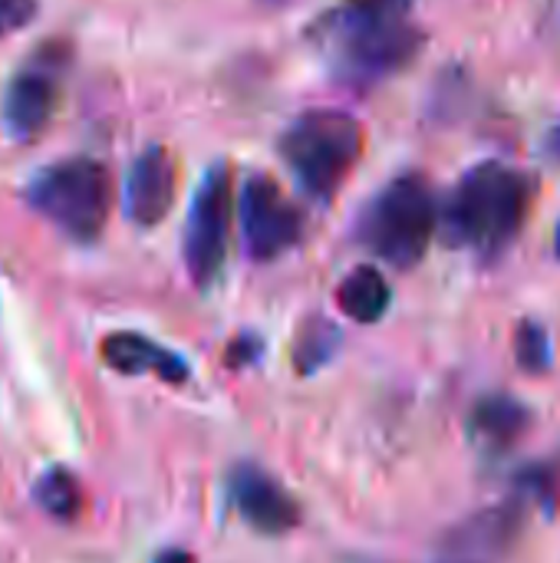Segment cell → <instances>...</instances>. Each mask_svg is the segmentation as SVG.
<instances>
[{
	"label": "cell",
	"mask_w": 560,
	"mask_h": 563,
	"mask_svg": "<svg viewBox=\"0 0 560 563\" xmlns=\"http://www.w3.org/2000/svg\"><path fill=\"white\" fill-rule=\"evenodd\" d=\"M69 69V46L66 43H43L36 46L10 76L0 102V115L7 132L17 142L36 139L46 122L53 119L63 92V76Z\"/></svg>",
	"instance_id": "5"
},
{
	"label": "cell",
	"mask_w": 560,
	"mask_h": 563,
	"mask_svg": "<svg viewBox=\"0 0 560 563\" xmlns=\"http://www.w3.org/2000/svg\"><path fill=\"white\" fill-rule=\"evenodd\" d=\"M26 205L73 241L102 234L112 208V175L102 162L76 155L40 168L26 181Z\"/></svg>",
	"instance_id": "3"
},
{
	"label": "cell",
	"mask_w": 560,
	"mask_h": 563,
	"mask_svg": "<svg viewBox=\"0 0 560 563\" xmlns=\"http://www.w3.org/2000/svg\"><path fill=\"white\" fill-rule=\"evenodd\" d=\"M231 214H234V178L228 162H215L188 208L185 221V267L198 287H208L228 257L231 238Z\"/></svg>",
	"instance_id": "6"
},
{
	"label": "cell",
	"mask_w": 560,
	"mask_h": 563,
	"mask_svg": "<svg viewBox=\"0 0 560 563\" xmlns=\"http://www.w3.org/2000/svg\"><path fill=\"white\" fill-rule=\"evenodd\" d=\"M277 148L314 198H333L363 155V125L340 109H310L284 129Z\"/></svg>",
	"instance_id": "2"
},
{
	"label": "cell",
	"mask_w": 560,
	"mask_h": 563,
	"mask_svg": "<svg viewBox=\"0 0 560 563\" xmlns=\"http://www.w3.org/2000/svg\"><path fill=\"white\" fill-rule=\"evenodd\" d=\"M545 152H548V158H554L560 165V119L548 129V139H545Z\"/></svg>",
	"instance_id": "18"
},
{
	"label": "cell",
	"mask_w": 560,
	"mask_h": 563,
	"mask_svg": "<svg viewBox=\"0 0 560 563\" xmlns=\"http://www.w3.org/2000/svg\"><path fill=\"white\" fill-rule=\"evenodd\" d=\"M422 46V33L406 20L383 33L353 40L337 46V73L347 82H380L399 69H406Z\"/></svg>",
	"instance_id": "9"
},
{
	"label": "cell",
	"mask_w": 560,
	"mask_h": 563,
	"mask_svg": "<svg viewBox=\"0 0 560 563\" xmlns=\"http://www.w3.org/2000/svg\"><path fill=\"white\" fill-rule=\"evenodd\" d=\"M231 501L238 515L261 534H284L300 521L297 501L257 465H238L231 472Z\"/></svg>",
	"instance_id": "10"
},
{
	"label": "cell",
	"mask_w": 560,
	"mask_h": 563,
	"mask_svg": "<svg viewBox=\"0 0 560 563\" xmlns=\"http://www.w3.org/2000/svg\"><path fill=\"white\" fill-rule=\"evenodd\" d=\"M175 201V162L168 148L149 145L129 168L125 178V214L139 228L158 224Z\"/></svg>",
	"instance_id": "11"
},
{
	"label": "cell",
	"mask_w": 560,
	"mask_h": 563,
	"mask_svg": "<svg viewBox=\"0 0 560 563\" xmlns=\"http://www.w3.org/2000/svg\"><path fill=\"white\" fill-rule=\"evenodd\" d=\"M36 16V0H0V40L23 30Z\"/></svg>",
	"instance_id": "17"
},
{
	"label": "cell",
	"mask_w": 560,
	"mask_h": 563,
	"mask_svg": "<svg viewBox=\"0 0 560 563\" xmlns=\"http://www.w3.org/2000/svg\"><path fill=\"white\" fill-rule=\"evenodd\" d=\"M337 303L350 320L376 323L389 307V284L376 267H353L337 290Z\"/></svg>",
	"instance_id": "14"
},
{
	"label": "cell",
	"mask_w": 560,
	"mask_h": 563,
	"mask_svg": "<svg viewBox=\"0 0 560 563\" xmlns=\"http://www.w3.org/2000/svg\"><path fill=\"white\" fill-rule=\"evenodd\" d=\"M99 353H102L106 366H112L116 373H125V376L152 373L162 383H175V386L188 379V363L178 353L152 343L142 333H125V330L122 333H109L102 340Z\"/></svg>",
	"instance_id": "13"
},
{
	"label": "cell",
	"mask_w": 560,
	"mask_h": 563,
	"mask_svg": "<svg viewBox=\"0 0 560 563\" xmlns=\"http://www.w3.org/2000/svg\"><path fill=\"white\" fill-rule=\"evenodd\" d=\"M238 221L244 251L254 261H274L304 234L300 208L284 195L271 175H248L238 195Z\"/></svg>",
	"instance_id": "7"
},
{
	"label": "cell",
	"mask_w": 560,
	"mask_h": 563,
	"mask_svg": "<svg viewBox=\"0 0 560 563\" xmlns=\"http://www.w3.org/2000/svg\"><path fill=\"white\" fill-rule=\"evenodd\" d=\"M436 224H439V205L432 185L429 178L409 172L393 178L373 198V205L363 214L360 234L376 257H383L399 271H409L426 257Z\"/></svg>",
	"instance_id": "4"
},
{
	"label": "cell",
	"mask_w": 560,
	"mask_h": 563,
	"mask_svg": "<svg viewBox=\"0 0 560 563\" xmlns=\"http://www.w3.org/2000/svg\"><path fill=\"white\" fill-rule=\"evenodd\" d=\"M521 534V511L495 505L455 525L436 548L432 563H505Z\"/></svg>",
	"instance_id": "8"
},
{
	"label": "cell",
	"mask_w": 560,
	"mask_h": 563,
	"mask_svg": "<svg viewBox=\"0 0 560 563\" xmlns=\"http://www.w3.org/2000/svg\"><path fill=\"white\" fill-rule=\"evenodd\" d=\"M521 426H525V412L515 402H508V399L482 402L475 409V435L485 439V442L508 445L512 439L521 435Z\"/></svg>",
	"instance_id": "16"
},
{
	"label": "cell",
	"mask_w": 560,
	"mask_h": 563,
	"mask_svg": "<svg viewBox=\"0 0 560 563\" xmlns=\"http://www.w3.org/2000/svg\"><path fill=\"white\" fill-rule=\"evenodd\" d=\"M413 0H340L333 10L314 20L310 33L333 49L409 20Z\"/></svg>",
	"instance_id": "12"
},
{
	"label": "cell",
	"mask_w": 560,
	"mask_h": 563,
	"mask_svg": "<svg viewBox=\"0 0 560 563\" xmlns=\"http://www.w3.org/2000/svg\"><path fill=\"white\" fill-rule=\"evenodd\" d=\"M531 201L535 175L505 162H482L469 168L449 195L442 211L446 238L459 247L495 257L518 238Z\"/></svg>",
	"instance_id": "1"
},
{
	"label": "cell",
	"mask_w": 560,
	"mask_h": 563,
	"mask_svg": "<svg viewBox=\"0 0 560 563\" xmlns=\"http://www.w3.org/2000/svg\"><path fill=\"white\" fill-rule=\"evenodd\" d=\"M152 563H195V558L185 554V551H165V554H158Z\"/></svg>",
	"instance_id": "19"
},
{
	"label": "cell",
	"mask_w": 560,
	"mask_h": 563,
	"mask_svg": "<svg viewBox=\"0 0 560 563\" xmlns=\"http://www.w3.org/2000/svg\"><path fill=\"white\" fill-rule=\"evenodd\" d=\"M33 498H36V505H40L50 518H56V521H73V518L79 515V508H83V488H79L76 475L66 472V468H59V465L46 468V472L36 478Z\"/></svg>",
	"instance_id": "15"
}]
</instances>
